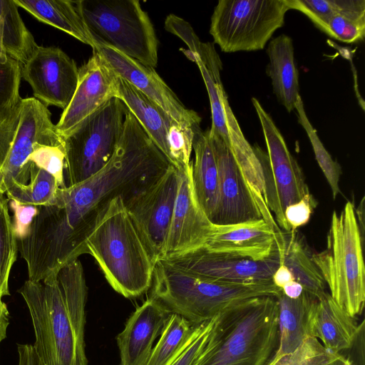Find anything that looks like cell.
<instances>
[{"mask_svg": "<svg viewBox=\"0 0 365 365\" xmlns=\"http://www.w3.org/2000/svg\"><path fill=\"white\" fill-rule=\"evenodd\" d=\"M172 165L128 110L108 164L86 180L59 187L52 205L38 207L33 228L40 246L64 262L88 254L86 238L109 202L128 198Z\"/></svg>", "mask_w": 365, "mask_h": 365, "instance_id": "cell-1", "label": "cell"}, {"mask_svg": "<svg viewBox=\"0 0 365 365\" xmlns=\"http://www.w3.org/2000/svg\"><path fill=\"white\" fill-rule=\"evenodd\" d=\"M86 246L120 294L135 298L150 289L155 262L120 196L109 202L86 237Z\"/></svg>", "mask_w": 365, "mask_h": 365, "instance_id": "cell-2", "label": "cell"}, {"mask_svg": "<svg viewBox=\"0 0 365 365\" xmlns=\"http://www.w3.org/2000/svg\"><path fill=\"white\" fill-rule=\"evenodd\" d=\"M278 339L277 299H249L215 317L207 344L195 365H267Z\"/></svg>", "mask_w": 365, "mask_h": 365, "instance_id": "cell-3", "label": "cell"}, {"mask_svg": "<svg viewBox=\"0 0 365 365\" xmlns=\"http://www.w3.org/2000/svg\"><path fill=\"white\" fill-rule=\"evenodd\" d=\"M150 297L170 314L197 325L249 299L281 292L272 280L239 284L205 277L176 267L164 259L155 264Z\"/></svg>", "mask_w": 365, "mask_h": 365, "instance_id": "cell-4", "label": "cell"}, {"mask_svg": "<svg viewBox=\"0 0 365 365\" xmlns=\"http://www.w3.org/2000/svg\"><path fill=\"white\" fill-rule=\"evenodd\" d=\"M363 241L354 205L346 202L333 212L326 249L312 254L331 297L351 317L363 312L365 302V265Z\"/></svg>", "mask_w": 365, "mask_h": 365, "instance_id": "cell-5", "label": "cell"}, {"mask_svg": "<svg viewBox=\"0 0 365 365\" xmlns=\"http://www.w3.org/2000/svg\"><path fill=\"white\" fill-rule=\"evenodd\" d=\"M77 9L94 43L110 46L155 68L158 41L153 25L138 0H79Z\"/></svg>", "mask_w": 365, "mask_h": 365, "instance_id": "cell-6", "label": "cell"}, {"mask_svg": "<svg viewBox=\"0 0 365 365\" xmlns=\"http://www.w3.org/2000/svg\"><path fill=\"white\" fill-rule=\"evenodd\" d=\"M18 292L31 317L34 348L40 365H88L66 310L56 274L42 282L27 279Z\"/></svg>", "mask_w": 365, "mask_h": 365, "instance_id": "cell-7", "label": "cell"}, {"mask_svg": "<svg viewBox=\"0 0 365 365\" xmlns=\"http://www.w3.org/2000/svg\"><path fill=\"white\" fill-rule=\"evenodd\" d=\"M128 110L114 97L63 138L66 187L86 180L108 164L121 138Z\"/></svg>", "mask_w": 365, "mask_h": 365, "instance_id": "cell-8", "label": "cell"}, {"mask_svg": "<svg viewBox=\"0 0 365 365\" xmlns=\"http://www.w3.org/2000/svg\"><path fill=\"white\" fill-rule=\"evenodd\" d=\"M286 0H220L210 34L225 53L263 49L284 24Z\"/></svg>", "mask_w": 365, "mask_h": 365, "instance_id": "cell-9", "label": "cell"}, {"mask_svg": "<svg viewBox=\"0 0 365 365\" xmlns=\"http://www.w3.org/2000/svg\"><path fill=\"white\" fill-rule=\"evenodd\" d=\"M252 103L264 134L267 152L253 145L261 164L267 205L274 220L284 232L291 229L284 218L286 208L309 192L301 167L288 149L285 140L271 115L256 98Z\"/></svg>", "mask_w": 365, "mask_h": 365, "instance_id": "cell-10", "label": "cell"}, {"mask_svg": "<svg viewBox=\"0 0 365 365\" xmlns=\"http://www.w3.org/2000/svg\"><path fill=\"white\" fill-rule=\"evenodd\" d=\"M180 173L170 165L128 198L124 205L156 262L164 255Z\"/></svg>", "mask_w": 365, "mask_h": 365, "instance_id": "cell-11", "label": "cell"}, {"mask_svg": "<svg viewBox=\"0 0 365 365\" xmlns=\"http://www.w3.org/2000/svg\"><path fill=\"white\" fill-rule=\"evenodd\" d=\"M36 143L63 145V138L58 133L48 107L34 97L21 98L16 134L1 169L4 190L12 182H29L32 166L29 158Z\"/></svg>", "mask_w": 365, "mask_h": 365, "instance_id": "cell-12", "label": "cell"}, {"mask_svg": "<svg viewBox=\"0 0 365 365\" xmlns=\"http://www.w3.org/2000/svg\"><path fill=\"white\" fill-rule=\"evenodd\" d=\"M21 78L30 85L34 98L63 110L76 91L78 68L60 48L38 46L21 65Z\"/></svg>", "mask_w": 365, "mask_h": 365, "instance_id": "cell-13", "label": "cell"}, {"mask_svg": "<svg viewBox=\"0 0 365 365\" xmlns=\"http://www.w3.org/2000/svg\"><path fill=\"white\" fill-rule=\"evenodd\" d=\"M207 132L218 169L217 200L210 221L228 225L263 219L228 145L217 134Z\"/></svg>", "mask_w": 365, "mask_h": 365, "instance_id": "cell-14", "label": "cell"}, {"mask_svg": "<svg viewBox=\"0 0 365 365\" xmlns=\"http://www.w3.org/2000/svg\"><path fill=\"white\" fill-rule=\"evenodd\" d=\"M93 52L99 54L116 75L131 84L158 105L175 121L191 127H200L201 118L187 109L155 71L104 44L95 43Z\"/></svg>", "mask_w": 365, "mask_h": 365, "instance_id": "cell-15", "label": "cell"}, {"mask_svg": "<svg viewBox=\"0 0 365 365\" xmlns=\"http://www.w3.org/2000/svg\"><path fill=\"white\" fill-rule=\"evenodd\" d=\"M163 259L205 277L239 284L272 280L281 264L278 249L269 258L260 261L210 252L204 248Z\"/></svg>", "mask_w": 365, "mask_h": 365, "instance_id": "cell-16", "label": "cell"}, {"mask_svg": "<svg viewBox=\"0 0 365 365\" xmlns=\"http://www.w3.org/2000/svg\"><path fill=\"white\" fill-rule=\"evenodd\" d=\"M118 76L97 53L78 68L74 95L56 127L62 138L118 95Z\"/></svg>", "mask_w": 365, "mask_h": 365, "instance_id": "cell-17", "label": "cell"}, {"mask_svg": "<svg viewBox=\"0 0 365 365\" xmlns=\"http://www.w3.org/2000/svg\"><path fill=\"white\" fill-rule=\"evenodd\" d=\"M179 173L175 207L161 259L203 248L215 227L195 196L191 165L188 171Z\"/></svg>", "mask_w": 365, "mask_h": 365, "instance_id": "cell-18", "label": "cell"}, {"mask_svg": "<svg viewBox=\"0 0 365 365\" xmlns=\"http://www.w3.org/2000/svg\"><path fill=\"white\" fill-rule=\"evenodd\" d=\"M263 219L228 225H215L205 247L210 252L255 261L269 258L282 237Z\"/></svg>", "mask_w": 365, "mask_h": 365, "instance_id": "cell-19", "label": "cell"}, {"mask_svg": "<svg viewBox=\"0 0 365 365\" xmlns=\"http://www.w3.org/2000/svg\"><path fill=\"white\" fill-rule=\"evenodd\" d=\"M169 315L150 297L135 309L116 338L120 365H146Z\"/></svg>", "mask_w": 365, "mask_h": 365, "instance_id": "cell-20", "label": "cell"}, {"mask_svg": "<svg viewBox=\"0 0 365 365\" xmlns=\"http://www.w3.org/2000/svg\"><path fill=\"white\" fill-rule=\"evenodd\" d=\"M275 298L278 304V346L267 365H274L294 351L304 339L314 336L318 302L317 298L304 290L297 299L287 297L282 291Z\"/></svg>", "mask_w": 365, "mask_h": 365, "instance_id": "cell-21", "label": "cell"}, {"mask_svg": "<svg viewBox=\"0 0 365 365\" xmlns=\"http://www.w3.org/2000/svg\"><path fill=\"white\" fill-rule=\"evenodd\" d=\"M228 145L231 153L245 179L251 193L262 212L263 219L274 230L282 232L269 211L266 201L264 181L259 160L240 128L230 106L228 98L225 101Z\"/></svg>", "mask_w": 365, "mask_h": 365, "instance_id": "cell-22", "label": "cell"}, {"mask_svg": "<svg viewBox=\"0 0 365 365\" xmlns=\"http://www.w3.org/2000/svg\"><path fill=\"white\" fill-rule=\"evenodd\" d=\"M267 54L269 64L266 71L271 78L273 93L279 103L291 113L300 96L292 38L284 34L274 38L268 43Z\"/></svg>", "mask_w": 365, "mask_h": 365, "instance_id": "cell-23", "label": "cell"}, {"mask_svg": "<svg viewBox=\"0 0 365 365\" xmlns=\"http://www.w3.org/2000/svg\"><path fill=\"white\" fill-rule=\"evenodd\" d=\"M359 328L350 316L325 292L318 299L313 336L329 351L342 354L351 346Z\"/></svg>", "mask_w": 365, "mask_h": 365, "instance_id": "cell-24", "label": "cell"}, {"mask_svg": "<svg viewBox=\"0 0 365 365\" xmlns=\"http://www.w3.org/2000/svg\"><path fill=\"white\" fill-rule=\"evenodd\" d=\"M191 160V181L200 206L210 220L214 212L218 193V169L207 130L195 131Z\"/></svg>", "mask_w": 365, "mask_h": 365, "instance_id": "cell-25", "label": "cell"}, {"mask_svg": "<svg viewBox=\"0 0 365 365\" xmlns=\"http://www.w3.org/2000/svg\"><path fill=\"white\" fill-rule=\"evenodd\" d=\"M118 78L117 98L124 103L167 158V135L173 119L143 93L124 79Z\"/></svg>", "mask_w": 365, "mask_h": 365, "instance_id": "cell-26", "label": "cell"}, {"mask_svg": "<svg viewBox=\"0 0 365 365\" xmlns=\"http://www.w3.org/2000/svg\"><path fill=\"white\" fill-rule=\"evenodd\" d=\"M18 7L44 24L94 46V40L84 24L75 3L69 0H14Z\"/></svg>", "mask_w": 365, "mask_h": 365, "instance_id": "cell-27", "label": "cell"}, {"mask_svg": "<svg viewBox=\"0 0 365 365\" xmlns=\"http://www.w3.org/2000/svg\"><path fill=\"white\" fill-rule=\"evenodd\" d=\"M277 249L281 264L289 269L305 292L317 299L327 292L325 282L312 254L295 231L283 232L282 245Z\"/></svg>", "mask_w": 365, "mask_h": 365, "instance_id": "cell-28", "label": "cell"}, {"mask_svg": "<svg viewBox=\"0 0 365 365\" xmlns=\"http://www.w3.org/2000/svg\"><path fill=\"white\" fill-rule=\"evenodd\" d=\"M56 279L78 342L85 350L84 332L88 287L81 261L77 259L61 268L56 273Z\"/></svg>", "mask_w": 365, "mask_h": 365, "instance_id": "cell-29", "label": "cell"}, {"mask_svg": "<svg viewBox=\"0 0 365 365\" xmlns=\"http://www.w3.org/2000/svg\"><path fill=\"white\" fill-rule=\"evenodd\" d=\"M14 0H0L1 43L7 56L21 65L38 46L24 24Z\"/></svg>", "mask_w": 365, "mask_h": 365, "instance_id": "cell-30", "label": "cell"}, {"mask_svg": "<svg viewBox=\"0 0 365 365\" xmlns=\"http://www.w3.org/2000/svg\"><path fill=\"white\" fill-rule=\"evenodd\" d=\"M330 37L344 43L364 39L365 1L338 0L337 11L317 26Z\"/></svg>", "mask_w": 365, "mask_h": 365, "instance_id": "cell-31", "label": "cell"}, {"mask_svg": "<svg viewBox=\"0 0 365 365\" xmlns=\"http://www.w3.org/2000/svg\"><path fill=\"white\" fill-rule=\"evenodd\" d=\"M59 186L53 176L32 164L26 185L12 182L5 187L9 200L36 206L52 205Z\"/></svg>", "mask_w": 365, "mask_h": 365, "instance_id": "cell-32", "label": "cell"}, {"mask_svg": "<svg viewBox=\"0 0 365 365\" xmlns=\"http://www.w3.org/2000/svg\"><path fill=\"white\" fill-rule=\"evenodd\" d=\"M195 325L170 314L146 365H168L191 336Z\"/></svg>", "mask_w": 365, "mask_h": 365, "instance_id": "cell-33", "label": "cell"}, {"mask_svg": "<svg viewBox=\"0 0 365 365\" xmlns=\"http://www.w3.org/2000/svg\"><path fill=\"white\" fill-rule=\"evenodd\" d=\"M18 240L14 233L9 211V199L4 192L0 193V304L4 296L10 295L9 279L16 260Z\"/></svg>", "mask_w": 365, "mask_h": 365, "instance_id": "cell-34", "label": "cell"}, {"mask_svg": "<svg viewBox=\"0 0 365 365\" xmlns=\"http://www.w3.org/2000/svg\"><path fill=\"white\" fill-rule=\"evenodd\" d=\"M294 109L297 110L298 122L307 134L316 160L329 185L333 198L335 199L341 192L339 182L342 174L341 168L327 150L315 128L311 124L306 114L301 96L297 98Z\"/></svg>", "mask_w": 365, "mask_h": 365, "instance_id": "cell-35", "label": "cell"}, {"mask_svg": "<svg viewBox=\"0 0 365 365\" xmlns=\"http://www.w3.org/2000/svg\"><path fill=\"white\" fill-rule=\"evenodd\" d=\"M171 120L167 135V158L179 172L188 171L191 165L192 143L196 129Z\"/></svg>", "mask_w": 365, "mask_h": 365, "instance_id": "cell-36", "label": "cell"}, {"mask_svg": "<svg viewBox=\"0 0 365 365\" xmlns=\"http://www.w3.org/2000/svg\"><path fill=\"white\" fill-rule=\"evenodd\" d=\"M340 355L327 349L316 337L308 336L274 365H329Z\"/></svg>", "mask_w": 365, "mask_h": 365, "instance_id": "cell-37", "label": "cell"}, {"mask_svg": "<svg viewBox=\"0 0 365 365\" xmlns=\"http://www.w3.org/2000/svg\"><path fill=\"white\" fill-rule=\"evenodd\" d=\"M29 162L55 178L59 187H66L64 177L65 151L63 145L36 143Z\"/></svg>", "mask_w": 365, "mask_h": 365, "instance_id": "cell-38", "label": "cell"}, {"mask_svg": "<svg viewBox=\"0 0 365 365\" xmlns=\"http://www.w3.org/2000/svg\"><path fill=\"white\" fill-rule=\"evenodd\" d=\"M215 317L195 325L188 340L168 365L196 364L207 344Z\"/></svg>", "mask_w": 365, "mask_h": 365, "instance_id": "cell-39", "label": "cell"}, {"mask_svg": "<svg viewBox=\"0 0 365 365\" xmlns=\"http://www.w3.org/2000/svg\"><path fill=\"white\" fill-rule=\"evenodd\" d=\"M21 80V64L10 58L4 64L0 63V104L11 106L18 103L21 97L19 87Z\"/></svg>", "mask_w": 365, "mask_h": 365, "instance_id": "cell-40", "label": "cell"}, {"mask_svg": "<svg viewBox=\"0 0 365 365\" xmlns=\"http://www.w3.org/2000/svg\"><path fill=\"white\" fill-rule=\"evenodd\" d=\"M19 110L20 101L11 106L0 104V170L4 164L16 134Z\"/></svg>", "mask_w": 365, "mask_h": 365, "instance_id": "cell-41", "label": "cell"}, {"mask_svg": "<svg viewBox=\"0 0 365 365\" xmlns=\"http://www.w3.org/2000/svg\"><path fill=\"white\" fill-rule=\"evenodd\" d=\"M317 205V201L309 193L297 202L289 205L284 211V218L291 231L306 225Z\"/></svg>", "mask_w": 365, "mask_h": 365, "instance_id": "cell-42", "label": "cell"}, {"mask_svg": "<svg viewBox=\"0 0 365 365\" xmlns=\"http://www.w3.org/2000/svg\"><path fill=\"white\" fill-rule=\"evenodd\" d=\"M9 206L14 212L13 227L18 240L25 238L29 232L31 223L38 212V206L24 205L14 200H9Z\"/></svg>", "mask_w": 365, "mask_h": 365, "instance_id": "cell-43", "label": "cell"}, {"mask_svg": "<svg viewBox=\"0 0 365 365\" xmlns=\"http://www.w3.org/2000/svg\"><path fill=\"white\" fill-rule=\"evenodd\" d=\"M19 353L18 365H40L34 346L31 344H17Z\"/></svg>", "mask_w": 365, "mask_h": 365, "instance_id": "cell-44", "label": "cell"}, {"mask_svg": "<svg viewBox=\"0 0 365 365\" xmlns=\"http://www.w3.org/2000/svg\"><path fill=\"white\" fill-rule=\"evenodd\" d=\"M294 279L289 269L281 264L272 277L274 284L282 290V287Z\"/></svg>", "mask_w": 365, "mask_h": 365, "instance_id": "cell-45", "label": "cell"}, {"mask_svg": "<svg viewBox=\"0 0 365 365\" xmlns=\"http://www.w3.org/2000/svg\"><path fill=\"white\" fill-rule=\"evenodd\" d=\"M9 324V312L4 302L0 304V343L6 337Z\"/></svg>", "mask_w": 365, "mask_h": 365, "instance_id": "cell-46", "label": "cell"}, {"mask_svg": "<svg viewBox=\"0 0 365 365\" xmlns=\"http://www.w3.org/2000/svg\"><path fill=\"white\" fill-rule=\"evenodd\" d=\"M304 289L302 286L297 282L295 280L285 284L282 289V293L290 299L298 298L303 292Z\"/></svg>", "mask_w": 365, "mask_h": 365, "instance_id": "cell-47", "label": "cell"}, {"mask_svg": "<svg viewBox=\"0 0 365 365\" xmlns=\"http://www.w3.org/2000/svg\"><path fill=\"white\" fill-rule=\"evenodd\" d=\"M364 197L362 198L360 205L358 207V209H355V213L356 217V220L359 225V227L361 232L362 237H364Z\"/></svg>", "mask_w": 365, "mask_h": 365, "instance_id": "cell-48", "label": "cell"}, {"mask_svg": "<svg viewBox=\"0 0 365 365\" xmlns=\"http://www.w3.org/2000/svg\"><path fill=\"white\" fill-rule=\"evenodd\" d=\"M329 365H354L345 356L341 354Z\"/></svg>", "mask_w": 365, "mask_h": 365, "instance_id": "cell-49", "label": "cell"}, {"mask_svg": "<svg viewBox=\"0 0 365 365\" xmlns=\"http://www.w3.org/2000/svg\"><path fill=\"white\" fill-rule=\"evenodd\" d=\"M10 58L7 56V54L4 51L2 43H1V31L0 26V63L4 64L9 61Z\"/></svg>", "mask_w": 365, "mask_h": 365, "instance_id": "cell-50", "label": "cell"}, {"mask_svg": "<svg viewBox=\"0 0 365 365\" xmlns=\"http://www.w3.org/2000/svg\"><path fill=\"white\" fill-rule=\"evenodd\" d=\"M3 179H4L3 174H2L1 170H0V193L1 192H5V190H4V184H3Z\"/></svg>", "mask_w": 365, "mask_h": 365, "instance_id": "cell-51", "label": "cell"}]
</instances>
